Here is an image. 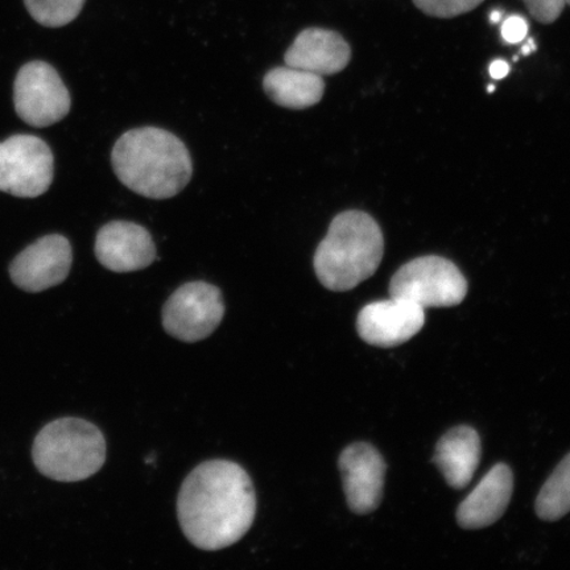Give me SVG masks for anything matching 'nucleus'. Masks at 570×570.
Instances as JSON below:
<instances>
[{
  "label": "nucleus",
  "mask_w": 570,
  "mask_h": 570,
  "mask_svg": "<svg viewBox=\"0 0 570 570\" xmlns=\"http://www.w3.org/2000/svg\"><path fill=\"white\" fill-rule=\"evenodd\" d=\"M255 514L252 479L232 461L202 463L178 493V522L199 550L219 551L237 543L252 529Z\"/></svg>",
  "instance_id": "obj_1"
},
{
  "label": "nucleus",
  "mask_w": 570,
  "mask_h": 570,
  "mask_svg": "<svg viewBox=\"0 0 570 570\" xmlns=\"http://www.w3.org/2000/svg\"><path fill=\"white\" fill-rule=\"evenodd\" d=\"M111 163L120 183L153 199L180 194L194 174L187 146L173 132L156 127L124 134L112 148Z\"/></svg>",
  "instance_id": "obj_2"
},
{
  "label": "nucleus",
  "mask_w": 570,
  "mask_h": 570,
  "mask_svg": "<svg viewBox=\"0 0 570 570\" xmlns=\"http://www.w3.org/2000/svg\"><path fill=\"white\" fill-rule=\"evenodd\" d=\"M383 253V233L376 220L365 212L348 210L332 220L313 266L325 288L346 292L376 273Z\"/></svg>",
  "instance_id": "obj_3"
},
{
  "label": "nucleus",
  "mask_w": 570,
  "mask_h": 570,
  "mask_svg": "<svg viewBox=\"0 0 570 570\" xmlns=\"http://www.w3.org/2000/svg\"><path fill=\"white\" fill-rule=\"evenodd\" d=\"M32 459L42 475L59 482L90 479L106 461V441L99 428L77 417L47 424L35 439Z\"/></svg>",
  "instance_id": "obj_4"
},
{
  "label": "nucleus",
  "mask_w": 570,
  "mask_h": 570,
  "mask_svg": "<svg viewBox=\"0 0 570 570\" xmlns=\"http://www.w3.org/2000/svg\"><path fill=\"white\" fill-rule=\"evenodd\" d=\"M390 295L424 309L449 308L465 301L468 282L453 262L441 256H422L396 271L390 283Z\"/></svg>",
  "instance_id": "obj_5"
},
{
  "label": "nucleus",
  "mask_w": 570,
  "mask_h": 570,
  "mask_svg": "<svg viewBox=\"0 0 570 570\" xmlns=\"http://www.w3.org/2000/svg\"><path fill=\"white\" fill-rule=\"evenodd\" d=\"M51 148L33 135H13L0 142V191L17 197L45 195L55 175Z\"/></svg>",
  "instance_id": "obj_6"
},
{
  "label": "nucleus",
  "mask_w": 570,
  "mask_h": 570,
  "mask_svg": "<svg viewBox=\"0 0 570 570\" xmlns=\"http://www.w3.org/2000/svg\"><path fill=\"white\" fill-rule=\"evenodd\" d=\"M223 294L205 282L184 284L168 298L163 308V326L169 336L183 342L203 341L223 323Z\"/></svg>",
  "instance_id": "obj_7"
},
{
  "label": "nucleus",
  "mask_w": 570,
  "mask_h": 570,
  "mask_svg": "<svg viewBox=\"0 0 570 570\" xmlns=\"http://www.w3.org/2000/svg\"><path fill=\"white\" fill-rule=\"evenodd\" d=\"M13 102L20 119L33 127L60 122L70 110V95L56 69L32 61L19 70L13 85Z\"/></svg>",
  "instance_id": "obj_8"
},
{
  "label": "nucleus",
  "mask_w": 570,
  "mask_h": 570,
  "mask_svg": "<svg viewBox=\"0 0 570 570\" xmlns=\"http://www.w3.org/2000/svg\"><path fill=\"white\" fill-rule=\"evenodd\" d=\"M73 252L62 235H47L21 252L10 265L13 284L26 292H42L67 279Z\"/></svg>",
  "instance_id": "obj_9"
},
{
  "label": "nucleus",
  "mask_w": 570,
  "mask_h": 570,
  "mask_svg": "<svg viewBox=\"0 0 570 570\" xmlns=\"http://www.w3.org/2000/svg\"><path fill=\"white\" fill-rule=\"evenodd\" d=\"M425 312L422 306L391 297L390 301L368 304L356 318V332L366 344L395 347L405 344L423 330Z\"/></svg>",
  "instance_id": "obj_10"
},
{
  "label": "nucleus",
  "mask_w": 570,
  "mask_h": 570,
  "mask_svg": "<svg viewBox=\"0 0 570 570\" xmlns=\"http://www.w3.org/2000/svg\"><path fill=\"white\" fill-rule=\"evenodd\" d=\"M338 463L348 509L372 514L382 502L386 461L373 445L356 443L341 453Z\"/></svg>",
  "instance_id": "obj_11"
},
{
  "label": "nucleus",
  "mask_w": 570,
  "mask_h": 570,
  "mask_svg": "<svg viewBox=\"0 0 570 570\" xmlns=\"http://www.w3.org/2000/svg\"><path fill=\"white\" fill-rule=\"evenodd\" d=\"M96 256L112 273L125 274L145 269L156 261V246L145 227L114 220L97 234Z\"/></svg>",
  "instance_id": "obj_12"
},
{
  "label": "nucleus",
  "mask_w": 570,
  "mask_h": 570,
  "mask_svg": "<svg viewBox=\"0 0 570 570\" xmlns=\"http://www.w3.org/2000/svg\"><path fill=\"white\" fill-rule=\"evenodd\" d=\"M352 59V49L337 32L324 28H308L297 36L285 52V66L318 76L337 75Z\"/></svg>",
  "instance_id": "obj_13"
},
{
  "label": "nucleus",
  "mask_w": 570,
  "mask_h": 570,
  "mask_svg": "<svg viewBox=\"0 0 570 570\" xmlns=\"http://www.w3.org/2000/svg\"><path fill=\"white\" fill-rule=\"evenodd\" d=\"M514 475L504 463H498L483 476L458 510V522L463 530H481L494 524L508 510Z\"/></svg>",
  "instance_id": "obj_14"
},
{
  "label": "nucleus",
  "mask_w": 570,
  "mask_h": 570,
  "mask_svg": "<svg viewBox=\"0 0 570 570\" xmlns=\"http://www.w3.org/2000/svg\"><path fill=\"white\" fill-rule=\"evenodd\" d=\"M481 454L480 434L473 428L461 425L440 439L433 461L449 487L462 490L472 482Z\"/></svg>",
  "instance_id": "obj_15"
},
{
  "label": "nucleus",
  "mask_w": 570,
  "mask_h": 570,
  "mask_svg": "<svg viewBox=\"0 0 570 570\" xmlns=\"http://www.w3.org/2000/svg\"><path fill=\"white\" fill-rule=\"evenodd\" d=\"M263 88L276 105L304 110L323 99L325 82L323 76L285 66L271 69L263 80Z\"/></svg>",
  "instance_id": "obj_16"
},
{
  "label": "nucleus",
  "mask_w": 570,
  "mask_h": 570,
  "mask_svg": "<svg viewBox=\"0 0 570 570\" xmlns=\"http://www.w3.org/2000/svg\"><path fill=\"white\" fill-rule=\"evenodd\" d=\"M537 514L546 522H556L570 512V453L559 463L554 472L541 489L537 504Z\"/></svg>",
  "instance_id": "obj_17"
},
{
  "label": "nucleus",
  "mask_w": 570,
  "mask_h": 570,
  "mask_svg": "<svg viewBox=\"0 0 570 570\" xmlns=\"http://www.w3.org/2000/svg\"><path fill=\"white\" fill-rule=\"evenodd\" d=\"M87 0H24L30 16L45 27H63L73 21Z\"/></svg>",
  "instance_id": "obj_18"
},
{
  "label": "nucleus",
  "mask_w": 570,
  "mask_h": 570,
  "mask_svg": "<svg viewBox=\"0 0 570 570\" xmlns=\"http://www.w3.org/2000/svg\"><path fill=\"white\" fill-rule=\"evenodd\" d=\"M483 0H413V3L425 16L451 19L473 11Z\"/></svg>",
  "instance_id": "obj_19"
},
{
  "label": "nucleus",
  "mask_w": 570,
  "mask_h": 570,
  "mask_svg": "<svg viewBox=\"0 0 570 570\" xmlns=\"http://www.w3.org/2000/svg\"><path fill=\"white\" fill-rule=\"evenodd\" d=\"M531 17L541 24H552L564 11L566 0H524Z\"/></svg>",
  "instance_id": "obj_20"
},
{
  "label": "nucleus",
  "mask_w": 570,
  "mask_h": 570,
  "mask_svg": "<svg viewBox=\"0 0 570 570\" xmlns=\"http://www.w3.org/2000/svg\"><path fill=\"white\" fill-rule=\"evenodd\" d=\"M529 32V24L522 17L512 16L504 20L502 26V38L510 45H518L523 41Z\"/></svg>",
  "instance_id": "obj_21"
},
{
  "label": "nucleus",
  "mask_w": 570,
  "mask_h": 570,
  "mask_svg": "<svg viewBox=\"0 0 570 570\" xmlns=\"http://www.w3.org/2000/svg\"><path fill=\"white\" fill-rule=\"evenodd\" d=\"M510 73V66L508 62L503 60H497L490 66V75L495 78V80H502L505 76Z\"/></svg>",
  "instance_id": "obj_22"
},
{
  "label": "nucleus",
  "mask_w": 570,
  "mask_h": 570,
  "mask_svg": "<svg viewBox=\"0 0 570 570\" xmlns=\"http://www.w3.org/2000/svg\"><path fill=\"white\" fill-rule=\"evenodd\" d=\"M501 18H502V12L494 11L490 16V21H491V23L495 24V23H499V21H501Z\"/></svg>",
  "instance_id": "obj_23"
},
{
  "label": "nucleus",
  "mask_w": 570,
  "mask_h": 570,
  "mask_svg": "<svg viewBox=\"0 0 570 570\" xmlns=\"http://www.w3.org/2000/svg\"><path fill=\"white\" fill-rule=\"evenodd\" d=\"M533 49H534L533 40L530 39L529 45H525L523 47L522 51H523L524 55H530L533 51Z\"/></svg>",
  "instance_id": "obj_24"
},
{
  "label": "nucleus",
  "mask_w": 570,
  "mask_h": 570,
  "mask_svg": "<svg viewBox=\"0 0 570 570\" xmlns=\"http://www.w3.org/2000/svg\"><path fill=\"white\" fill-rule=\"evenodd\" d=\"M566 4H569V6H570V0H566Z\"/></svg>",
  "instance_id": "obj_25"
}]
</instances>
